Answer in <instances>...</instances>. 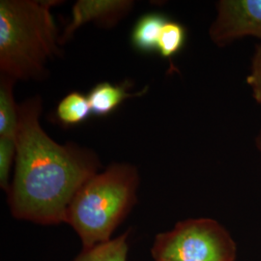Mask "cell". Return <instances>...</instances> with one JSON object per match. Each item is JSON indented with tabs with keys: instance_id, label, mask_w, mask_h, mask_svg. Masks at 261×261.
Here are the masks:
<instances>
[{
	"instance_id": "52a82bcc",
	"label": "cell",
	"mask_w": 261,
	"mask_h": 261,
	"mask_svg": "<svg viewBox=\"0 0 261 261\" xmlns=\"http://www.w3.org/2000/svg\"><path fill=\"white\" fill-rule=\"evenodd\" d=\"M130 82L122 84H112L107 82L96 84L87 95L92 114L96 116H108L115 112L121 103L134 97H140L148 91V86L138 93H129Z\"/></svg>"
},
{
	"instance_id": "5b68a950",
	"label": "cell",
	"mask_w": 261,
	"mask_h": 261,
	"mask_svg": "<svg viewBox=\"0 0 261 261\" xmlns=\"http://www.w3.org/2000/svg\"><path fill=\"white\" fill-rule=\"evenodd\" d=\"M209 36L219 47L249 36L261 39V0L219 1Z\"/></svg>"
},
{
	"instance_id": "6da1fadb",
	"label": "cell",
	"mask_w": 261,
	"mask_h": 261,
	"mask_svg": "<svg viewBox=\"0 0 261 261\" xmlns=\"http://www.w3.org/2000/svg\"><path fill=\"white\" fill-rule=\"evenodd\" d=\"M18 112L15 174L7 193L11 214L43 225L65 223L76 192L99 172L100 159L74 142L59 144L43 130L40 96L18 105Z\"/></svg>"
},
{
	"instance_id": "7a4b0ae2",
	"label": "cell",
	"mask_w": 261,
	"mask_h": 261,
	"mask_svg": "<svg viewBox=\"0 0 261 261\" xmlns=\"http://www.w3.org/2000/svg\"><path fill=\"white\" fill-rule=\"evenodd\" d=\"M57 0L0 1V73L18 81H42L48 61L61 55L51 9Z\"/></svg>"
},
{
	"instance_id": "8992f818",
	"label": "cell",
	"mask_w": 261,
	"mask_h": 261,
	"mask_svg": "<svg viewBox=\"0 0 261 261\" xmlns=\"http://www.w3.org/2000/svg\"><path fill=\"white\" fill-rule=\"evenodd\" d=\"M135 5L132 0H79L72 9V18L60 35V44L73 37L75 31L88 22L103 28H113Z\"/></svg>"
},
{
	"instance_id": "3957f363",
	"label": "cell",
	"mask_w": 261,
	"mask_h": 261,
	"mask_svg": "<svg viewBox=\"0 0 261 261\" xmlns=\"http://www.w3.org/2000/svg\"><path fill=\"white\" fill-rule=\"evenodd\" d=\"M139 185L138 168L114 163L80 188L67 209L65 223L79 235L83 249L112 240V233L138 201Z\"/></svg>"
},
{
	"instance_id": "7c38bea8",
	"label": "cell",
	"mask_w": 261,
	"mask_h": 261,
	"mask_svg": "<svg viewBox=\"0 0 261 261\" xmlns=\"http://www.w3.org/2000/svg\"><path fill=\"white\" fill-rule=\"evenodd\" d=\"M186 39V30L176 21L165 24L159 38L158 51L162 57L170 59L182 48Z\"/></svg>"
},
{
	"instance_id": "8fae6325",
	"label": "cell",
	"mask_w": 261,
	"mask_h": 261,
	"mask_svg": "<svg viewBox=\"0 0 261 261\" xmlns=\"http://www.w3.org/2000/svg\"><path fill=\"white\" fill-rule=\"evenodd\" d=\"M130 230L90 249H83L73 261H127Z\"/></svg>"
},
{
	"instance_id": "9a60e30c",
	"label": "cell",
	"mask_w": 261,
	"mask_h": 261,
	"mask_svg": "<svg viewBox=\"0 0 261 261\" xmlns=\"http://www.w3.org/2000/svg\"><path fill=\"white\" fill-rule=\"evenodd\" d=\"M255 145H256L258 151L261 153V130L259 134L257 135V137L255 138Z\"/></svg>"
},
{
	"instance_id": "30bf717a",
	"label": "cell",
	"mask_w": 261,
	"mask_h": 261,
	"mask_svg": "<svg viewBox=\"0 0 261 261\" xmlns=\"http://www.w3.org/2000/svg\"><path fill=\"white\" fill-rule=\"evenodd\" d=\"M91 114L87 96L75 91L66 95L57 105L56 111V120L65 128L84 123Z\"/></svg>"
},
{
	"instance_id": "9c48e42d",
	"label": "cell",
	"mask_w": 261,
	"mask_h": 261,
	"mask_svg": "<svg viewBox=\"0 0 261 261\" xmlns=\"http://www.w3.org/2000/svg\"><path fill=\"white\" fill-rule=\"evenodd\" d=\"M15 80L0 75V138L16 140L19 112L14 98Z\"/></svg>"
},
{
	"instance_id": "277c9868",
	"label": "cell",
	"mask_w": 261,
	"mask_h": 261,
	"mask_svg": "<svg viewBox=\"0 0 261 261\" xmlns=\"http://www.w3.org/2000/svg\"><path fill=\"white\" fill-rule=\"evenodd\" d=\"M151 254L155 261H236L237 245L218 221L189 219L158 234Z\"/></svg>"
},
{
	"instance_id": "5bb4252c",
	"label": "cell",
	"mask_w": 261,
	"mask_h": 261,
	"mask_svg": "<svg viewBox=\"0 0 261 261\" xmlns=\"http://www.w3.org/2000/svg\"><path fill=\"white\" fill-rule=\"evenodd\" d=\"M247 84L252 89L253 99L261 106V45L256 47L252 56L251 72L247 76Z\"/></svg>"
},
{
	"instance_id": "4fadbf2b",
	"label": "cell",
	"mask_w": 261,
	"mask_h": 261,
	"mask_svg": "<svg viewBox=\"0 0 261 261\" xmlns=\"http://www.w3.org/2000/svg\"><path fill=\"white\" fill-rule=\"evenodd\" d=\"M17 156L16 140L0 138V186L7 194L9 192L10 172Z\"/></svg>"
},
{
	"instance_id": "ba28073f",
	"label": "cell",
	"mask_w": 261,
	"mask_h": 261,
	"mask_svg": "<svg viewBox=\"0 0 261 261\" xmlns=\"http://www.w3.org/2000/svg\"><path fill=\"white\" fill-rule=\"evenodd\" d=\"M168 19L160 13H148L136 22L130 34V44L141 54L149 55L158 50L159 38Z\"/></svg>"
},
{
	"instance_id": "2e32d148",
	"label": "cell",
	"mask_w": 261,
	"mask_h": 261,
	"mask_svg": "<svg viewBox=\"0 0 261 261\" xmlns=\"http://www.w3.org/2000/svg\"><path fill=\"white\" fill-rule=\"evenodd\" d=\"M157 261H163V260H157Z\"/></svg>"
}]
</instances>
